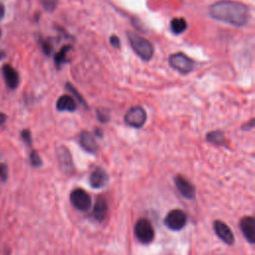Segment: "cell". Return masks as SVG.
<instances>
[{
	"instance_id": "5b68a950",
	"label": "cell",
	"mask_w": 255,
	"mask_h": 255,
	"mask_svg": "<svg viewBox=\"0 0 255 255\" xmlns=\"http://www.w3.org/2000/svg\"><path fill=\"white\" fill-rule=\"evenodd\" d=\"M147 122V112L141 106L130 108L125 115V123L135 129H140Z\"/></svg>"
},
{
	"instance_id": "484cf974",
	"label": "cell",
	"mask_w": 255,
	"mask_h": 255,
	"mask_svg": "<svg viewBox=\"0 0 255 255\" xmlns=\"http://www.w3.org/2000/svg\"><path fill=\"white\" fill-rule=\"evenodd\" d=\"M110 44L115 47V48H120L121 47V41L120 39L117 37L116 35H113L110 37Z\"/></svg>"
},
{
	"instance_id": "e0dca14e",
	"label": "cell",
	"mask_w": 255,
	"mask_h": 255,
	"mask_svg": "<svg viewBox=\"0 0 255 255\" xmlns=\"http://www.w3.org/2000/svg\"><path fill=\"white\" fill-rule=\"evenodd\" d=\"M207 142L217 147H223L225 144V135L223 131H211L207 135Z\"/></svg>"
},
{
	"instance_id": "2e32d148",
	"label": "cell",
	"mask_w": 255,
	"mask_h": 255,
	"mask_svg": "<svg viewBox=\"0 0 255 255\" xmlns=\"http://www.w3.org/2000/svg\"><path fill=\"white\" fill-rule=\"evenodd\" d=\"M56 108L60 112H75L77 110V103L70 95H63L58 99Z\"/></svg>"
},
{
	"instance_id": "6da1fadb",
	"label": "cell",
	"mask_w": 255,
	"mask_h": 255,
	"mask_svg": "<svg viewBox=\"0 0 255 255\" xmlns=\"http://www.w3.org/2000/svg\"><path fill=\"white\" fill-rule=\"evenodd\" d=\"M209 15L217 21L242 27L248 22L249 8L239 1L221 0L209 7Z\"/></svg>"
},
{
	"instance_id": "277c9868",
	"label": "cell",
	"mask_w": 255,
	"mask_h": 255,
	"mask_svg": "<svg viewBox=\"0 0 255 255\" xmlns=\"http://www.w3.org/2000/svg\"><path fill=\"white\" fill-rule=\"evenodd\" d=\"M170 66L179 72L180 74H189L191 71H193L195 62L191 59L189 56H187L185 53H175L169 58Z\"/></svg>"
},
{
	"instance_id": "ba28073f",
	"label": "cell",
	"mask_w": 255,
	"mask_h": 255,
	"mask_svg": "<svg viewBox=\"0 0 255 255\" xmlns=\"http://www.w3.org/2000/svg\"><path fill=\"white\" fill-rule=\"evenodd\" d=\"M56 153L60 169L64 174L71 175L74 172V163H73V159L69 150L64 145H60Z\"/></svg>"
},
{
	"instance_id": "ffe728a7",
	"label": "cell",
	"mask_w": 255,
	"mask_h": 255,
	"mask_svg": "<svg viewBox=\"0 0 255 255\" xmlns=\"http://www.w3.org/2000/svg\"><path fill=\"white\" fill-rule=\"evenodd\" d=\"M29 159H30V162L31 165L35 168H39L42 166V159L40 158V156L38 155V153L36 151H31L30 155H29Z\"/></svg>"
},
{
	"instance_id": "4316f807",
	"label": "cell",
	"mask_w": 255,
	"mask_h": 255,
	"mask_svg": "<svg viewBox=\"0 0 255 255\" xmlns=\"http://www.w3.org/2000/svg\"><path fill=\"white\" fill-rule=\"evenodd\" d=\"M42 47H43V51L46 55H50L51 52H52V49H53V46L48 41H43Z\"/></svg>"
},
{
	"instance_id": "8992f818",
	"label": "cell",
	"mask_w": 255,
	"mask_h": 255,
	"mask_svg": "<svg viewBox=\"0 0 255 255\" xmlns=\"http://www.w3.org/2000/svg\"><path fill=\"white\" fill-rule=\"evenodd\" d=\"M187 223H188V216L186 212L181 209L171 210L165 218L166 226L173 231L181 230L187 225Z\"/></svg>"
},
{
	"instance_id": "8fae6325",
	"label": "cell",
	"mask_w": 255,
	"mask_h": 255,
	"mask_svg": "<svg viewBox=\"0 0 255 255\" xmlns=\"http://www.w3.org/2000/svg\"><path fill=\"white\" fill-rule=\"evenodd\" d=\"M108 181H109V175L106 172V170H104L101 167L96 168L92 173H91L89 177L90 186L93 189H97V190L106 187Z\"/></svg>"
},
{
	"instance_id": "7c38bea8",
	"label": "cell",
	"mask_w": 255,
	"mask_h": 255,
	"mask_svg": "<svg viewBox=\"0 0 255 255\" xmlns=\"http://www.w3.org/2000/svg\"><path fill=\"white\" fill-rule=\"evenodd\" d=\"M241 232L249 243H255V220L252 216L241 218L239 223Z\"/></svg>"
},
{
	"instance_id": "d4e9b609",
	"label": "cell",
	"mask_w": 255,
	"mask_h": 255,
	"mask_svg": "<svg viewBox=\"0 0 255 255\" xmlns=\"http://www.w3.org/2000/svg\"><path fill=\"white\" fill-rule=\"evenodd\" d=\"M8 175V170L7 167L4 165V163H0V178H1L3 181L6 180Z\"/></svg>"
},
{
	"instance_id": "f546056e",
	"label": "cell",
	"mask_w": 255,
	"mask_h": 255,
	"mask_svg": "<svg viewBox=\"0 0 255 255\" xmlns=\"http://www.w3.org/2000/svg\"><path fill=\"white\" fill-rule=\"evenodd\" d=\"M6 119H7V116L4 113L0 112V126L3 125L6 122Z\"/></svg>"
},
{
	"instance_id": "5bb4252c",
	"label": "cell",
	"mask_w": 255,
	"mask_h": 255,
	"mask_svg": "<svg viewBox=\"0 0 255 255\" xmlns=\"http://www.w3.org/2000/svg\"><path fill=\"white\" fill-rule=\"evenodd\" d=\"M2 74L5 80V83L9 89L14 90L19 86V83H20L19 74H18V72L10 64L3 65Z\"/></svg>"
},
{
	"instance_id": "1f68e13d",
	"label": "cell",
	"mask_w": 255,
	"mask_h": 255,
	"mask_svg": "<svg viewBox=\"0 0 255 255\" xmlns=\"http://www.w3.org/2000/svg\"><path fill=\"white\" fill-rule=\"evenodd\" d=\"M0 36H1V30H0Z\"/></svg>"
},
{
	"instance_id": "30bf717a",
	"label": "cell",
	"mask_w": 255,
	"mask_h": 255,
	"mask_svg": "<svg viewBox=\"0 0 255 255\" xmlns=\"http://www.w3.org/2000/svg\"><path fill=\"white\" fill-rule=\"evenodd\" d=\"M213 229L217 238L223 241L227 245H232L234 243V234L229 228V226L221 221H215L213 223Z\"/></svg>"
},
{
	"instance_id": "9c48e42d",
	"label": "cell",
	"mask_w": 255,
	"mask_h": 255,
	"mask_svg": "<svg viewBox=\"0 0 255 255\" xmlns=\"http://www.w3.org/2000/svg\"><path fill=\"white\" fill-rule=\"evenodd\" d=\"M175 185L179 193L187 199L193 200L195 198V189L191 181L185 176L180 175L175 176Z\"/></svg>"
},
{
	"instance_id": "9a60e30c",
	"label": "cell",
	"mask_w": 255,
	"mask_h": 255,
	"mask_svg": "<svg viewBox=\"0 0 255 255\" xmlns=\"http://www.w3.org/2000/svg\"><path fill=\"white\" fill-rule=\"evenodd\" d=\"M108 203L106 198L99 196L93 208V217L98 223H102L108 213Z\"/></svg>"
},
{
	"instance_id": "44dd1931",
	"label": "cell",
	"mask_w": 255,
	"mask_h": 255,
	"mask_svg": "<svg viewBox=\"0 0 255 255\" xmlns=\"http://www.w3.org/2000/svg\"><path fill=\"white\" fill-rule=\"evenodd\" d=\"M40 1L47 12H53L58 5V0H40Z\"/></svg>"
},
{
	"instance_id": "7402d4cb",
	"label": "cell",
	"mask_w": 255,
	"mask_h": 255,
	"mask_svg": "<svg viewBox=\"0 0 255 255\" xmlns=\"http://www.w3.org/2000/svg\"><path fill=\"white\" fill-rule=\"evenodd\" d=\"M97 117L98 120L102 123H107L110 121V114L105 109H99V110H97Z\"/></svg>"
},
{
	"instance_id": "4fadbf2b",
	"label": "cell",
	"mask_w": 255,
	"mask_h": 255,
	"mask_svg": "<svg viewBox=\"0 0 255 255\" xmlns=\"http://www.w3.org/2000/svg\"><path fill=\"white\" fill-rule=\"evenodd\" d=\"M79 143L83 150L89 154H96L98 152V143L94 135L88 131H83L79 135Z\"/></svg>"
},
{
	"instance_id": "603a6c76",
	"label": "cell",
	"mask_w": 255,
	"mask_h": 255,
	"mask_svg": "<svg viewBox=\"0 0 255 255\" xmlns=\"http://www.w3.org/2000/svg\"><path fill=\"white\" fill-rule=\"evenodd\" d=\"M66 88L69 90V91H71V92L73 93V94H74L75 95V97L78 99V101L81 103V104H83L85 107H87V104H86V102H85V100L82 98V96L77 92V90L74 88V87H73L70 83H67V85H66Z\"/></svg>"
},
{
	"instance_id": "cb8c5ba5",
	"label": "cell",
	"mask_w": 255,
	"mask_h": 255,
	"mask_svg": "<svg viewBox=\"0 0 255 255\" xmlns=\"http://www.w3.org/2000/svg\"><path fill=\"white\" fill-rule=\"evenodd\" d=\"M21 138L23 140V142L27 144V145H30L32 144V136H31V132L29 130H23L21 132Z\"/></svg>"
},
{
	"instance_id": "d6986e66",
	"label": "cell",
	"mask_w": 255,
	"mask_h": 255,
	"mask_svg": "<svg viewBox=\"0 0 255 255\" xmlns=\"http://www.w3.org/2000/svg\"><path fill=\"white\" fill-rule=\"evenodd\" d=\"M187 28H188V22L183 17L174 18L171 22L172 32L175 35H179L183 32H185L187 30Z\"/></svg>"
},
{
	"instance_id": "52a82bcc",
	"label": "cell",
	"mask_w": 255,
	"mask_h": 255,
	"mask_svg": "<svg viewBox=\"0 0 255 255\" xmlns=\"http://www.w3.org/2000/svg\"><path fill=\"white\" fill-rule=\"evenodd\" d=\"M71 205L80 211H87L92 206L91 195L83 189H76L70 193Z\"/></svg>"
},
{
	"instance_id": "f1b7e54d",
	"label": "cell",
	"mask_w": 255,
	"mask_h": 255,
	"mask_svg": "<svg viewBox=\"0 0 255 255\" xmlns=\"http://www.w3.org/2000/svg\"><path fill=\"white\" fill-rule=\"evenodd\" d=\"M5 16V7L4 5L0 2V21H1Z\"/></svg>"
},
{
	"instance_id": "ac0fdd59",
	"label": "cell",
	"mask_w": 255,
	"mask_h": 255,
	"mask_svg": "<svg viewBox=\"0 0 255 255\" xmlns=\"http://www.w3.org/2000/svg\"><path fill=\"white\" fill-rule=\"evenodd\" d=\"M71 50H72L71 45H65L61 48V50L57 54H55V56H54V62H55V66L57 67V69H60L63 64L69 62L67 56Z\"/></svg>"
},
{
	"instance_id": "3957f363",
	"label": "cell",
	"mask_w": 255,
	"mask_h": 255,
	"mask_svg": "<svg viewBox=\"0 0 255 255\" xmlns=\"http://www.w3.org/2000/svg\"><path fill=\"white\" fill-rule=\"evenodd\" d=\"M134 230L137 239L143 244H150L155 239V229L147 218H140Z\"/></svg>"
},
{
	"instance_id": "4dcf8cb0",
	"label": "cell",
	"mask_w": 255,
	"mask_h": 255,
	"mask_svg": "<svg viewBox=\"0 0 255 255\" xmlns=\"http://www.w3.org/2000/svg\"><path fill=\"white\" fill-rule=\"evenodd\" d=\"M95 135H96V137L102 138V137H103V132H102V130L99 129V128H96V129H95Z\"/></svg>"
},
{
	"instance_id": "7a4b0ae2",
	"label": "cell",
	"mask_w": 255,
	"mask_h": 255,
	"mask_svg": "<svg viewBox=\"0 0 255 255\" xmlns=\"http://www.w3.org/2000/svg\"><path fill=\"white\" fill-rule=\"evenodd\" d=\"M126 34L132 49L137 55L143 61H150L153 58L155 53L153 44L149 40L142 37V36L138 35L135 32L128 31Z\"/></svg>"
},
{
	"instance_id": "83f0119b",
	"label": "cell",
	"mask_w": 255,
	"mask_h": 255,
	"mask_svg": "<svg viewBox=\"0 0 255 255\" xmlns=\"http://www.w3.org/2000/svg\"><path fill=\"white\" fill-rule=\"evenodd\" d=\"M254 128V119H251L248 123H246L244 126H242V130L244 131H250Z\"/></svg>"
}]
</instances>
